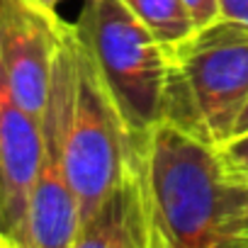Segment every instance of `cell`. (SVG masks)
<instances>
[{
  "instance_id": "obj_1",
  "label": "cell",
  "mask_w": 248,
  "mask_h": 248,
  "mask_svg": "<svg viewBox=\"0 0 248 248\" xmlns=\"http://www.w3.org/2000/svg\"><path fill=\"white\" fill-rule=\"evenodd\" d=\"M151 248L248 246V175L219 146L161 119L139 137Z\"/></svg>"
},
{
  "instance_id": "obj_2",
  "label": "cell",
  "mask_w": 248,
  "mask_h": 248,
  "mask_svg": "<svg viewBox=\"0 0 248 248\" xmlns=\"http://www.w3.org/2000/svg\"><path fill=\"white\" fill-rule=\"evenodd\" d=\"M166 119L221 146L248 102V25L217 17L168 46Z\"/></svg>"
},
{
  "instance_id": "obj_3",
  "label": "cell",
  "mask_w": 248,
  "mask_h": 248,
  "mask_svg": "<svg viewBox=\"0 0 248 248\" xmlns=\"http://www.w3.org/2000/svg\"><path fill=\"white\" fill-rule=\"evenodd\" d=\"M73 30L129 132L137 139L149 134L154 124L166 119L168 46L122 0H83Z\"/></svg>"
},
{
  "instance_id": "obj_4",
  "label": "cell",
  "mask_w": 248,
  "mask_h": 248,
  "mask_svg": "<svg viewBox=\"0 0 248 248\" xmlns=\"http://www.w3.org/2000/svg\"><path fill=\"white\" fill-rule=\"evenodd\" d=\"M76 93L66 129V168L78 197L80 224L102 197L139 166V139L124 124L100 71L73 30Z\"/></svg>"
},
{
  "instance_id": "obj_5",
  "label": "cell",
  "mask_w": 248,
  "mask_h": 248,
  "mask_svg": "<svg viewBox=\"0 0 248 248\" xmlns=\"http://www.w3.org/2000/svg\"><path fill=\"white\" fill-rule=\"evenodd\" d=\"M76 93L73 25L68 22L51 63L49 97L42 114V158L32 183L20 248H73L80 207L66 168V129Z\"/></svg>"
},
{
  "instance_id": "obj_6",
  "label": "cell",
  "mask_w": 248,
  "mask_h": 248,
  "mask_svg": "<svg viewBox=\"0 0 248 248\" xmlns=\"http://www.w3.org/2000/svg\"><path fill=\"white\" fill-rule=\"evenodd\" d=\"M68 22L34 0H0V56L20 102L42 119L51 63Z\"/></svg>"
},
{
  "instance_id": "obj_7",
  "label": "cell",
  "mask_w": 248,
  "mask_h": 248,
  "mask_svg": "<svg viewBox=\"0 0 248 248\" xmlns=\"http://www.w3.org/2000/svg\"><path fill=\"white\" fill-rule=\"evenodd\" d=\"M42 158V119H37L17 97L8 68L0 56V183H3L5 229L13 248L27 219V202Z\"/></svg>"
},
{
  "instance_id": "obj_8",
  "label": "cell",
  "mask_w": 248,
  "mask_h": 248,
  "mask_svg": "<svg viewBox=\"0 0 248 248\" xmlns=\"http://www.w3.org/2000/svg\"><path fill=\"white\" fill-rule=\"evenodd\" d=\"M73 248H151L141 168H132L80 224Z\"/></svg>"
},
{
  "instance_id": "obj_9",
  "label": "cell",
  "mask_w": 248,
  "mask_h": 248,
  "mask_svg": "<svg viewBox=\"0 0 248 248\" xmlns=\"http://www.w3.org/2000/svg\"><path fill=\"white\" fill-rule=\"evenodd\" d=\"M166 46L185 39L195 25L183 0H122Z\"/></svg>"
},
{
  "instance_id": "obj_10",
  "label": "cell",
  "mask_w": 248,
  "mask_h": 248,
  "mask_svg": "<svg viewBox=\"0 0 248 248\" xmlns=\"http://www.w3.org/2000/svg\"><path fill=\"white\" fill-rule=\"evenodd\" d=\"M219 151L233 170L248 175V132L238 134V137H231L229 141H224L219 146Z\"/></svg>"
},
{
  "instance_id": "obj_11",
  "label": "cell",
  "mask_w": 248,
  "mask_h": 248,
  "mask_svg": "<svg viewBox=\"0 0 248 248\" xmlns=\"http://www.w3.org/2000/svg\"><path fill=\"white\" fill-rule=\"evenodd\" d=\"M195 27H204L221 17V0H183Z\"/></svg>"
},
{
  "instance_id": "obj_12",
  "label": "cell",
  "mask_w": 248,
  "mask_h": 248,
  "mask_svg": "<svg viewBox=\"0 0 248 248\" xmlns=\"http://www.w3.org/2000/svg\"><path fill=\"white\" fill-rule=\"evenodd\" d=\"M221 17L248 25V0H221Z\"/></svg>"
},
{
  "instance_id": "obj_13",
  "label": "cell",
  "mask_w": 248,
  "mask_h": 248,
  "mask_svg": "<svg viewBox=\"0 0 248 248\" xmlns=\"http://www.w3.org/2000/svg\"><path fill=\"white\" fill-rule=\"evenodd\" d=\"M0 246H10V248H13V241H10L8 229H5V212H3V183H0Z\"/></svg>"
},
{
  "instance_id": "obj_14",
  "label": "cell",
  "mask_w": 248,
  "mask_h": 248,
  "mask_svg": "<svg viewBox=\"0 0 248 248\" xmlns=\"http://www.w3.org/2000/svg\"><path fill=\"white\" fill-rule=\"evenodd\" d=\"M246 132H248V102L243 105V109H241V114H238V119L233 124V134L231 137H238V134H246Z\"/></svg>"
},
{
  "instance_id": "obj_15",
  "label": "cell",
  "mask_w": 248,
  "mask_h": 248,
  "mask_svg": "<svg viewBox=\"0 0 248 248\" xmlns=\"http://www.w3.org/2000/svg\"><path fill=\"white\" fill-rule=\"evenodd\" d=\"M37 5H42L44 10H51V13H59V5L63 3V0H34Z\"/></svg>"
}]
</instances>
